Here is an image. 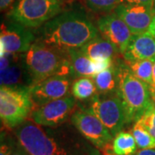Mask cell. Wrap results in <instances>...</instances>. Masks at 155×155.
Masks as SVG:
<instances>
[{
  "instance_id": "cell-1",
  "label": "cell",
  "mask_w": 155,
  "mask_h": 155,
  "mask_svg": "<svg viewBox=\"0 0 155 155\" xmlns=\"http://www.w3.org/2000/svg\"><path fill=\"white\" fill-rule=\"evenodd\" d=\"M98 29L81 11H66L45 23L41 42L63 50L81 48L98 36Z\"/></svg>"
},
{
  "instance_id": "cell-2",
  "label": "cell",
  "mask_w": 155,
  "mask_h": 155,
  "mask_svg": "<svg viewBox=\"0 0 155 155\" xmlns=\"http://www.w3.org/2000/svg\"><path fill=\"white\" fill-rule=\"evenodd\" d=\"M23 64L32 84L52 76H67L72 73L66 50L43 42H35L22 54Z\"/></svg>"
},
{
  "instance_id": "cell-3",
  "label": "cell",
  "mask_w": 155,
  "mask_h": 155,
  "mask_svg": "<svg viewBox=\"0 0 155 155\" xmlns=\"http://www.w3.org/2000/svg\"><path fill=\"white\" fill-rule=\"evenodd\" d=\"M116 94L122 100L127 123L136 122L153 104L148 84L134 75L128 67H120L117 70Z\"/></svg>"
},
{
  "instance_id": "cell-4",
  "label": "cell",
  "mask_w": 155,
  "mask_h": 155,
  "mask_svg": "<svg viewBox=\"0 0 155 155\" xmlns=\"http://www.w3.org/2000/svg\"><path fill=\"white\" fill-rule=\"evenodd\" d=\"M15 135L18 145L29 155H74L32 120L17 126Z\"/></svg>"
},
{
  "instance_id": "cell-5",
  "label": "cell",
  "mask_w": 155,
  "mask_h": 155,
  "mask_svg": "<svg viewBox=\"0 0 155 155\" xmlns=\"http://www.w3.org/2000/svg\"><path fill=\"white\" fill-rule=\"evenodd\" d=\"M63 5V0H18L9 17L27 28H38L60 15Z\"/></svg>"
},
{
  "instance_id": "cell-6",
  "label": "cell",
  "mask_w": 155,
  "mask_h": 155,
  "mask_svg": "<svg viewBox=\"0 0 155 155\" xmlns=\"http://www.w3.org/2000/svg\"><path fill=\"white\" fill-rule=\"evenodd\" d=\"M34 110L28 88L1 86L0 117L8 128H16L25 122Z\"/></svg>"
},
{
  "instance_id": "cell-7",
  "label": "cell",
  "mask_w": 155,
  "mask_h": 155,
  "mask_svg": "<svg viewBox=\"0 0 155 155\" xmlns=\"http://www.w3.org/2000/svg\"><path fill=\"white\" fill-rule=\"evenodd\" d=\"M87 110L94 114L110 130L113 136L127 124L122 100L116 96L94 95Z\"/></svg>"
},
{
  "instance_id": "cell-8",
  "label": "cell",
  "mask_w": 155,
  "mask_h": 155,
  "mask_svg": "<svg viewBox=\"0 0 155 155\" xmlns=\"http://www.w3.org/2000/svg\"><path fill=\"white\" fill-rule=\"evenodd\" d=\"M76 98L67 96L54 100L34 109L29 118L36 124L44 127H57L67 121L73 114Z\"/></svg>"
},
{
  "instance_id": "cell-9",
  "label": "cell",
  "mask_w": 155,
  "mask_h": 155,
  "mask_svg": "<svg viewBox=\"0 0 155 155\" xmlns=\"http://www.w3.org/2000/svg\"><path fill=\"white\" fill-rule=\"evenodd\" d=\"M71 122L78 131L97 148H104L113 140L112 134L105 125L87 110L73 112Z\"/></svg>"
},
{
  "instance_id": "cell-10",
  "label": "cell",
  "mask_w": 155,
  "mask_h": 155,
  "mask_svg": "<svg viewBox=\"0 0 155 155\" xmlns=\"http://www.w3.org/2000/svg\"><path fill=\"white\" fill-rule=\"evenodd\" d=\"M35 41L34 34L22 24L12 20L3 22L0 32V54H20L27 52Z\"/></svg>"
},
{
  "instance_id": "cell-11",
  "label": "cell",
  "mask_w": 155,
  "mask_h": 155,
  "mask_svg": "<svg viewBox=\"0 0 155 155\" xmlns=\"http://www.w3.org/2000/svg\"><path fill=\"white\" fill-rule=\"evenodd\" d=\"M70 86V78L67 76H52L33 83L28 87V92L34 109L67 97Z\"/></svg>"
},
{
  "instance_id": "cell-12",
  "label": "cell",
  "mask_w": 155,
  "mask_h": 155,
  "mask_svg": "<svg viewBox=\"0 0 155 155\" xmlns=\"http://www.w3.org/2000/svg\"><path fill=\"white\" fill-rule=\"evenodd\" d=\"M97 24L102 37L114 45L119 54H123L133 35L127 24L115 12L101 17Z\"/></svg>"
},
{
  "instance_id": "cell-13",
  "label": "cell",
  "mask_w": 155,
  "mask_h": 155,
  "mask_svg": "<svg viewBox=\"0 0 155 155\" xmlns=\"http://www.w3.org/2000/svg\"><path fill=\"white\" fill-rule=\"evenodd\" d=\"M32 79L23 64L22 55L5 54L1 57V86L28 88Z\"/></svg>"
},
{
  "instance_id": "cell-14",
  "label": "cell",
  "mask_w": 155,
  "mask_h": 155,
  "mask_svg": "<svg viewBox=\"0 0 155 155\" xmlns=\"http://www.w3.org/2000/svg\"><path fill=\"white\" fill-rule=\"evenodd\" d=\"M115 13L127 24L132 34L147 33L153 17V11L140 5L121 3Z\"/></svg>"
},
{
  "instance_id": "cell-15",
  "label": "cell",
  "mask_w": 155,
  "mask_h": 155,
  "mask_svg": "<svg viewBox=\"0 0 155 155\" xmlns=\"http://www.w3.org/2000/svg\"><path fill=\"white\" fill-rule=\"evenodd\" d=\"M122 56L127 62L155 59V38L148 32L133 34Z\"/></svg>"
},
{
  "instance_id": "cell-16",
  "label": "cell",
  "mask_w": 155,
  "mask_h": 155,
  "mask_svg": "<svg viewBox=\"0 0 155 155\" xmlns=\"http://www.w3.org/2000/svg\"><path fill=\"white\" fill-rule=\"evenodd\" d=\"M81 52L84 55L89 57L92 61H97L102 59H112L116 55V53H119L116 48L112 45L104 37L97 36L96 38L90 41L88 43L83 46Z\"/></svg>"
},
{
  "instance_id": "cell-17",
  "label": "cell",
  "mask_w": 155,
  "mask_h": 155,
  "mask_svg": "<svg viewBox=\"0 0 155 155\" xmlns=\"http://www.w3.org/2000/svg\"><path fill=\"white\" fill-rule=\"evenodd\" d=\"M68 58L71 63L72 73L78 77H93L97 71L95 61L84 55L80 48L67 50Z\"/></svg>"
},
{
  "instance_id": "cell-18",
  "label": "cell",
  "mask_w": 155,
  "mask_h": 155,
  "mask_svg": "<svg viewBox=\"0 0 155 155\" xmlns=\"http://www.w3.org/2000/svg\"><path fill=\"white\" fill-rule=\"evenodd\" d=\"M109 150L110 155H134L138 147L133 134L122 130L114 136Z\"/></svg>"
},
{
  "instance_id": "cell-19",
  "label": "cell",
  "mask_w": 155,
  "mask_h": 155,
  "mask_svg": "<svg viewBox=\"0 0 155 155\" xmlns=\"http://www.w3.org/2000/svg\"><path fill=\"white\" fill-rule=\"evenodd\" d=\"M91 78L94 80L97 91L102 93H107L117 88V71H115L112 67L99 72Z\"/></svg>"
},
{
  "instance_id": "cell-20",
  "label": "cell",
  "mask_w": 155,
  "mask_h": 155,
  "mask_svg": "<svg viewBox=\"0 0 155 155\" xmlns=\"http://www.w3.org/2000/svg\"><path fill=\"white\" fill-rule=\"evenodd\" d=\"M97 89L91 77H79L72 84V96L78 100H84L93 97Z\"/></svg>"
},
{
  "instance_id": "cell-21",
  "label": "cell",
  "mask_w": 155,
  "mask_h": 155,
  "mask_svg": "<svg viewBox=\"0 0 155 155\" xmlns=\"http://www.w3.org/2000/svg\"><path fill=\"white\" fill-rule=\"evenodd\" d=\"M155 59L127 62L129 70L135 77L149 85H153V70Z\"/></svg>"
},
{
  "instance_id": "cell-22",
  "label": "cell",
  "mask_w": 155,
  "mask_h": 155,
  "mask_svg": "<svg viewBox=\"0 0 155 155\" xmlns=\"http://www.w3.org/2000/svg\"><path fill=\"white\" fill-rule=\"evenodd\" d=\"M131 134L134 137L139 149H155V137L137 122H134Z\"/></svg>"
},
{
  "instance_id": "cell-23",
  "label": "cell",
  "mask_w": 155,
  "mask_h": 155,
  "mask_svg": "<svg viewBox=\"0 0 155 155\" xmlns=\"http://www.w3.org/2000/svg\"><path fill=\"white\" fill-rule=\"evenodd\" d=\"M91 11L97 13H109L122 3V0H84Z\"/></svg>"
},
{
  "instance_id": "cell-24",
  "label": "cell",
  "mask_w": 155,
  "mask_h": 155,
  "mask_svg": "<svg viewBox=\"0 0 155 155\" xmlns=\"http://www.w3.org/2000/svg\"><path fill=\"white\" fill-rule=\"evenodd\" d=\"M137 123L143 127L153 137H155V106L154 104L150 107L141 116Z\"/></svg>"
},
{
  "instance_id": "cell-25",
  "label": "cell",
  "mask_w": 155,
  "mask_h": 155,
  "mask_svg": "<svg viewBox=\"0 0 155 155\" xmlns=\"http://www.w3.org/2000/svg\"><path fill=\"white\" fill-rule=\"evenodd\" d=\"M94 61L97 73L112 67V59H102Z\"/></svg>"
},
{
  "instance_id": "cell-26",
  "label": "cell",
  "mask_w": 155,
  "mask_h": 155,
  "mask_svg": "<svg viewBox=\"0 0 155 155\" xmlns=\"http://www.w3.org/2000/svg\"><path fill=\"white\" fill-rule=\"evenodd\" d=\"M154 0H122V3L130 4V5H144L153 11Z\"/></svg>"
},
{
  "instance_id": "cell-27",
  "label": "cell",
  "mask_w": 155,
  "mask_h": 155,
  "mask_svg": "<svg viewBox=\"0 0 155 155\" xmlns=\"http://www.w3.org/2000/svg\"><path fill=\"white\" fill-rule=\"evenodd\" d=\"M12 149H13L12 147L2 141L0 147V155H11Z\"/></svg>"
},
{
  "instance_id": "cell-28",
  "label": "cell",
  "mask_w": 155,
  "mask_h": 155,
  "mask_svg": "<svg viewBox=\"0 0 155 155\" xmlns=\"http://www.w3.org/2000/svg\"><path fill=\"white\" fill-rule=\"evenodd\" d=\"M11 155H29L25 151V150L23 149L22 147H21L19 145H17L16 147H13V149H12V152H11Z\"/></svg>"
},
{
  "instance_id": "cell-29",
  "label": "cell",
  "mask_w": 155,
  "mask_h": 155,
  "mask_svg": "<svg viewBox=\"0 0 155 155\" xmlns=\"http://www.w3.org/2000/svg\"><path fill=\"white\" fill-rule=\"evenodd\" d=\"M15 0H0V8H1V11H5L6 10L8 7L14 3Z\"/></svg>"
},
{
  "instance_id": "cell-30",
  "label": "cell",
  "mask_w": 155,
  "mask_h": 155,
  "mask_svg": "<svg viewBox=\"0 0 155 155\" xmlns=\"http://www.w3.org/2000/svg\"><path fill=\"white\" fill-rule=\"evenodd\" d=\"M134 155H155V149H140Z\"/></svg>"
},
{
  "instance_id": "cell-31",
  "label": "cell",
  "mask_w": 155,
  "mask_h": 155,
  "mask_svg": "<svg viewBox=\"0 0 155 155\" xmlns=\"http://www.w3.org/2000/svg\"><path fill=\"white\" fill-rule=\"evenodd\" d=\"M147 32L155 38V14L153 15V17L152 19V22L150 23L149 28H148Z\"/></svg>"
},
{
  "instance_id": "cell-32",
  "label": "cell",
  "mask_w": 155,
  "mask_h": 155,
  "mask_svg": "<svg viewBox=\"0 0 155 155\" xmlns=\"http://www.w3.org/2000/svg\"><path fill=\"white\" fill-rule=\"evenodd\" d=\"M150 89H151V95H152V99L153 102V104L155 106V87L153 85H150Z\"/></svg>"
},
{
  "instance_id": "cell-33",
  "label": "cell",
  "mask_w": 155,
  "mask_h": 155,
  "mask_svg": "<svg viewBox=\"0 0 155 155\" xmlns=\"http://www.w3.org/2000/svg\"><path fill=\"white\" fill-rule=\"evenodd\" d=\"M153 85L155 86V61L153 63Z\"/></svg>"
},
{
  "instance_id": "cell-34",
  "label": "cell",
  "mask_w": 155,
  "mask_h": 155,
  "mask_svg": "<svg viewBox=\"0 0 155 155\" xmlns=\"http://www.w3.org/2000/svg\"><path fill=\"white\" fill-rule=\"evenodd\" d=\"M153 13L155 14V0H154V2H153Z\"/></svg>"
},
{
  "instance_id": "cell-35",
  "label": "cell",
  "mask_w": 155,
  "mask_h": 155,
  "mask_svg": "<svg viewBox=\"0 0 155 155\" xmlns=\"http://www.w3.org/2000/svg\"><path fill=\"white\" fill-rule=\"evenodd\" d=\"M154 87H155V86H154Z\"/></svg>"
}]
</instances>
